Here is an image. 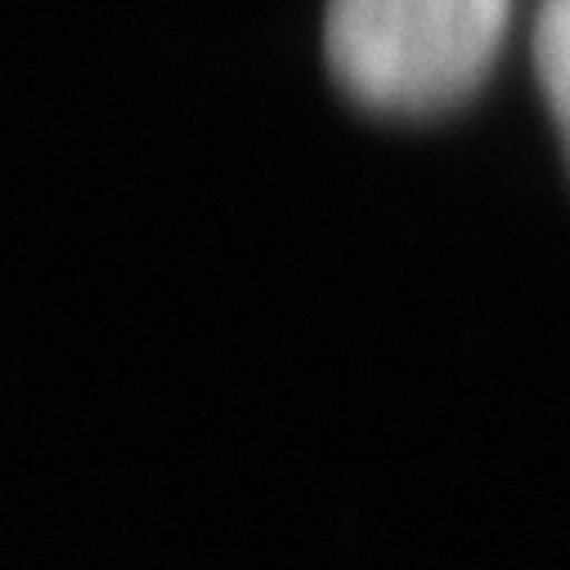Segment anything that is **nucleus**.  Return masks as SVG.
I'll return each instance as SVG.
<instances>
[{
    "label": "nucleus",
    "instance_id": "f03ea898",
    "mask_svg": "<svg viewBox=\"0 0 570 570\" xmlns=\"http://www.w3.org/2000/svg\"><path fill=\"white\" fill-rule=\"evenodd\" d=\"M534 72L552 121L561 130L566 163H570V0H539L534 14Z\"/></svg>",
    "mask_w": 570,
    "mask_h": 570
},
{
    "label": "nucleus",
    "instance_id": "f257e3e1",
    "mask_svg": "<svg viewBox=\"0 0 570 570\" xmlns=\"http://www.w3.org/2000/svg\"><path fill=\"white\" fill-rule=\"evenodd\" d=\"M512 0H328L337 86L377 112H450L490 77Z\"/></svg>",
    "mask_w": 570,
    "mask_h": 570
}]
</instances>
